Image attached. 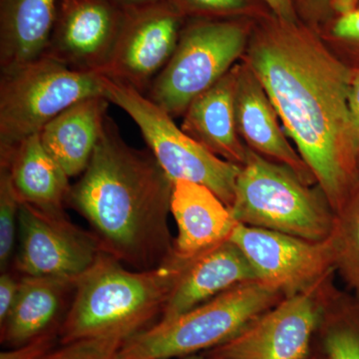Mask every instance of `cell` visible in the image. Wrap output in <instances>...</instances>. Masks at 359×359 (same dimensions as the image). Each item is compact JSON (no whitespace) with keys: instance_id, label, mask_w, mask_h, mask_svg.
<instances>
[{"instance_id":"26","label":"cell","mask_w":359,"mask_h":359,"mask_svg":"<svg viewBox=\"0 0 359 359\" xmlns=\"http://www.w3.org/2000/svg\"><path fill=\"white\" fill-rule=\"evenodd\" d=\"M177 9L186 15L217 20L244 11L245 0H170Z\"/></svg>"},{"instance_id":"24","label":"cell","mask_w":359,"mask_h":359,"mask_svg":"<svg viewBox=\"0 0 359 359\" xmlns=\"http://www.w3.org/2000/svg\"><path fill=\"white\" fill-rule=\"evenodd\" d=\"M325 339L327 359H359V321L353 302L344 304Z\"/></svg>"},{"instance_id":"35","label":"cell","mask_w":359,"mask_h":359,"mask_svg":"<svg viewBox=\"0 0 359 359\" xmlns=\"http://www.w3.org/2000/svg\"><path fill=\"white\" fill-rule=\"evenodd\" d=\"M354 309H355L356 316H358V321H359V299H356L355 301L353 302Z\"/></svg>"},{"instance_id":"29","label":"cell","mask_w":359,"mask_h":359,"mask_svg":"<svg viewBox=\"0 0 359 359\" xmlns=\"http://www.w3.org/2000/svg\"><path fill=\"white\" fill-rule=\"evenodd\" d=\"M332 34L340 41L359 45V7L353 13L339 16L332 25Z\"/></svg>"},{"instance_id":"10","label":"cell","mask_w":359,"mask_h":359,"mask_svg":"<svg viewBox=\"0 0 359 359\" xmlns=\"http://www.w3.org/2000/svg\"><path fill=\"white\" fill-rule=\"evenodd\" d=\"M184 18L170 0L124 7L114 49L99 74L147 93L176 50Z\"/></svg>"},{"instance_id":"21","label":"cell","mask_w":359,"mask_h":359,"mask_svg":"<svg viewBox=\"0 0 359 359\" xmlns=\"http://www.w3.org/2000/svg\"><path fill=\"white\" fill-rule=\"evenodd\" d=\"M59 0H0V70L13 69L41 57Z\"/></svg>"},{"instance_id":"20","label":"cell","mask_w":359,"mask_h":359,"mask_svg":"<svg viewBox=\"0 0 359 359\" xmlns=\"http://www.w3.org/2000/svg\"><path fill=\"white\" fill-rule=\"evenodd\" d=\"M0 166L8 169L20 203L45 211H65L72 186L70 178L45 150L39 134L0 153Z\"/></svg>"},{"instance_id":"9","label":"cell","mask_w":359,"mask_h":359,"mask_svg":"<svg viewBox=\"0 0 359 359\" xmlns=\"http://www.w3.org/2000/svg\"><path fill=\"white\" fill-rule=\"evenodd\" d=\"M14 271L20 276L79 278L102 254L92 231L72 223L65 211L20 203Z\"/></svg>"},{"instance_id":"6","label":"cell","mask_w":359,"mask_h":359,"mask_svg":"<svg viewBox=\"0 0 359 359\" xmlns=\"http://www.w3.org/2000/svg\"><path fill=\"white\" fill-rule=\"evenodd\" d=\"M96 95H104L102 75L71 69L46 55L1 72L0 153L39 134L73 104Z\"/></svg>"},{"instance_id":"5","label":"cell","mask_w":359,"mask_h":359,"mask_svg":"<svg viewBox=\"0 0 359 359\" xmlns=\"http://www.w3.org/2000/svg\"><path fill=\"white\" fill-rule=\"evenodd\" d=\"M238 224L320 242L330 238L334 223L323 194L309 188L290 168L252 150L236 184L230 208Z\"/></svg>"},{"instance_id":"19","label":"cell","mask_w":359,"mask_h":359,"mask_svg":"<svg viewBox=\"0 0 359 359\" xmlns=\"http://www.w3.org/2000/svg\"><path fill=\"white\" fill-rule=\"evenodd\" d=\"M104 95L82 99L51 120L40 131L45 150L69 178L81 176L88 166L107 116Z\"/></svg>"},{"instance_id":"31","label":"cell","mask_w":359,"mask_h":359,"mask_svg":"<svg viewBox=\"0 0 359 359\" xmlns=\"http://www.w3.org/2000/svg\"><path fill=\"white\" fill-rule=\"evenodd\" d=\"M276 18L287 22H297L292 0H264Z\"/></svg>"},{"instance_id":"12","label":"cell","mask_w":359,"mask_h":359,"mask_svg":"<svg viewBox=\"0 0 359 359\" xmlns=\"http://www.w3.org/2000/svg\"><path fill=\"white\" fill-rule=\"evenodd\" d=\"M230 241L242 250L259 280L285 297L313 289L335 271L330 238L314 242L238 224Z\"/></svg>"},{"instance_id":"2","label":"cell","mask_w":359,"mask_h":359,"mask_svg":"<svg viewBox=\"0 0 359 359\" xmlns=\"http://www.w3.org/2000/svg\"><path fill=\"white\" fill-rule=\"evenodd\" d=\"M172 191L173 182L152 153L128 145L107 115L88 166L71 186L67 205L88 222L103 252L147 271L173 255L168 226Z\"/></svg>"},{"instance_id":"33","label":"cell","mask_w":359,"mask_h":359,"mask_svg":"<svg viewBox=\"0 0 359 359\" xmlns=\"http://www.w3.org/2000/svg\"><path fill=\"white\" fill-rule=\"evenodd\" d=\"M115 4L122 7L142 6V4H152V2L160 1V0H112Z\"/></svg>"},{"instance_id":"34","label":"cell","mask_w":359,"mask_h":359,"mask_svg":"<svg viewBox=\"0 0 359 359\" xmlns=\"http://www.w3.org/2000/svg\"><path fill=\"white\" fill-rule=\"evenodd\" d=\"M306 4L316 11L330 7V0H306Z\"/></svg>"},{"instance_id":"23","label":"cell","mask_w":359,"mask_h":359,"mask_svg":"<svg viewBox=\"0 0 359 359\" xmlns=\"http://www.w3.org/2000/svg\"><path fill=\"white\" fill-rule=\"evenodd\" d=\"M20 202L6 167L0 166V269L8 271L13 262Z\"/></svg>"},{"instance_id":"7","label":"cell","mask_w":359,"mask_h":359,"mask_svg":"<svg viewBox=\"0 0 359 359\" xmlns=\"http://www.w3.org/2000/svg\"><path fill=\"white\" fill-rule=\"evenodd\" d=\"M104 96L127 113L172 182L207 187L230 209L242 166L222 159L180 129L169 114L129 85L103 77Z\"/></svg>"},{"instance_id":"1","label":"cell","mask_w":359,"mask_h":359,"mask_svg":"<svg viewBox=\"0 0 359 359\" xmlns=\"http://www.w3.org/2000/svg\"><path fill=\"white\" fill-rule=\"evenodd\" d=\"M248 45V65L337 212L359 186V138L348 105L351 68L306 28L276 18Z\"/></svg>"},{"instance_id":"30","label":"cell","mask_w":359,"mask_h":359,"mask_svg":"<svg viewBox=\"0 0 359 359\" xmlns=\"http://www.w3.org/2000/svg\"><path fill=\"white\" fill-rule=\"evenodd\" d=\"M348 105L359 138V67L351 68L348 84Z\"/></svg>"},{"instance_id":"11","label":"cell","mask_w":359,"mask_h":359,"mask_svg":"<svg viewBox=\"0 0 359 359\" xmlns=\"http://www.w3.org/2000/svg\"><path fill=\"white\" fill-rule=\"evenodd\" d=\"M327 280L306 292L285 297L257 316L237 335L211 349L212 359H306L323 318Z\"/></svg>"},{"instance_id":"15","label":"cell","mask_w":359,"mask_h":359,"mask_svg":"<svg viewBox=\"0 0 359 359\" xmlns=\"http://www.w3.org/2000/svg\"><path fill=\"white\" fill-rule=\"evenodd\" d=\"M171 214L178 230L173 252L182 259H194L230 240L238 224L216 194L188 181L174 182Z\"/></svg>"},{"instance_id":"28","label":"cell","mask_w":359,"mask_h":359,"mask_svg":"<svg viewBox=\"0 0 359 359\" xmlns=\"http://www.w3.org/2000/svg\"><path fill=\"white\" fill-rule=\"evenodd\" d=\"M20 276L15 271H4L0 276V323H4L11 313L18 290H20Z\"/></svg>"},{"instance_id":"32","label":"cell","mask_w":359,"mask_h":359,"mask_svg":"<svg viewBox=\"0 0 359 359\" xmlns=\"http://www.w3.org/2000/svg\"><path fill=\"white\" fill-rule=\"evenodd\" d=\"M330 7L339 16L353 13L359 7V0H330Z\"/></svg>"},{"instance_id":"14","label":"cell","mask_w":359,"mask_h":359,"mask_svg":"<svg viewBox=\"0 0 359 359\" xmlns=\"http://www.w3.org/2000/svg\"><path fill=\"white\" fill-rule=\"evenodd\" d=\"M235 111L238 132L250 150L290 168L309 185L316 181L285 138L271 99L248 63L237 66Z\"/></svg>"},{"instance_id":"16","label":"cell","mask_w":359,"mask_h":359,"mask_svg":"<svg viewBox=\"0 0 359 359\" xmlns=\"http://www.w3.org/2000/svg\"><path fill=\"white\" fill-rule=\"evenodd\" d=\"M259 280L242 250L231 241L191 259L163 309L160 320H171L244 283Z\"/></svg>"},{"instance_id":"4","label":"cell","mask_w":359,"mask_h":359,"mask_svg":"<svg viewBox=\"0 0 359 359\" xmlns=\"http://www.w3.org/2000/svg\"><path fill=\"white\" fill-rule=\"evenodd\" d=\"M283 299L282 292L262 280L242 283L129 337L123 344L120 359H171L211 351Z\"/></svg>"},{"instance_id":"22","label":"cell","mask_w":359,"mask_h":359,"mask_svg":"<svg viewBox=\"0 0 359 359\" xmlns=\"http://www.w3.org/2000/svg\"><path fill=\"white\" fill-rule=\"evenodd\" d=\"M334 271L359 299V186L344 205L334 212L330 236Z\"/></svg>"},{"instance_id":"3","label":"cell","mask_w":359,"mask_h":359,"mask_svg":"<svg viewBox=\"0 0 359 359\" xmlns=\"http://www.w3.org/2000/svg\"><path fill=\"white\" fill-rule=\"evenodd\" d=\"M191 259L172 255L147 271H130L102 252L76 282L59 344L95 337L128 339L161 316Z\"/></svg>"},{"instance_id":"17","label":"cell","mask_w":359,"mask_h":359,"mask_svg":"<svg viewBox=\"0 0 359 359\" xmlns=\"http://www.w3.org/2000/svg\"><path fill=\"white\" fill-rule=\"evenodd\" d=\"M77 280L20 276L15 302L6 320L0 323L2 346L7 348L20 346L50 330L60 328Z\"/></svg>"},{"instance_id":"13","label":"cell","mask_w":359,"mask_h":359,"mask_svg":"<svg viewBox=\"0 0 359 359\" xmlns=\"http://www.w3.org/2000/svg\"><path fill=\"white\" fill-rule=\"evenodd\" d=\"M124 7L112 0H59L43 55L71 69L100 73L121 29Z\"/></svg>"},{"instance_id":"8","label":"cell","mask_w":359,"mask_h":359,"mask_svg":"<svg viewBox=\"0 0 359 359\" xmlns=\"http://www.w3.org/2000/svg\"><path fill=\"white\" fill-rule=\"evenodd\" d=\"M248 42L237 21L202 18L184 26L173 56L145 95L173 117L184 114L233 68Z\"/></svg>"},{"instance_id":"27","label":"cell","mask_w":359,"mask_h":359,"mask_svg":"<svg viewBox=\"0 0 359 359\" xmlns=\"http://www.w3.org/2000/svg\"><path fill=\"white\" fill-rule=\"evenodd\" d=\"M59 330H50L27 344L1 351L0 359H41L59 344Z\"/></svg>"},{"instance_id":"18","label":"cell","mask_w":359,"mask_h":359,"mask_svg":"<svg viewBox=\"0 0 359 359\" xmlns=\"http://www.w3.org/2000/svg\"><path fill=\"white\" fill-rule=\"evenodd\" d=\"M237 67L204 93L184 113L182 130L222 159L243 166L248 151L238 137L235 94Z\"/></svg>"},{"instance_id":"36","label":"cell","mask_w":359,"mask_h":359,"mask_svg":"<svg viewBox=\"0 0 359 359\" xmlns=\"http://www.w3.org/2000/svg\"><path fill=\"white\" fill-rule=\"evenodd\" d=\"M187 359H212V358H210L209 356H207V355H205V356L191 355V356H189V358H187Z\"/></svg>"},{"instance_id":"25","label":"cell","mask_w":359,"mask_h":359,"mask_svg":"<svg viewBox=\"0 0 359 359\" xmlns=\"http://www.w3.org/2000/svg\"><path fill=\"white\" fill-rule=\"evenodd\" d=\"M124 341L118 337L75 340L59 344L41 359H120Z\"/></svg>"}]
</instances>
